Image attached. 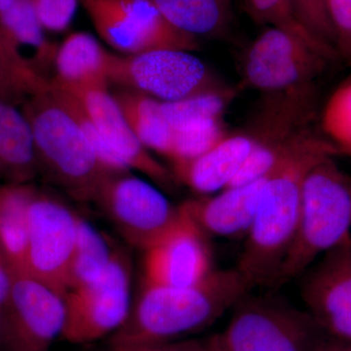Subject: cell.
Masks as SVG:
<instances>
[{
    "label": "cell",
    "mask_w": 351,
    "mask_h": 351,
    "mask_svg": "<svg viewBox=\"0 0 351 351\" xmlns=\"http://www.w3.org/2000/svg\"><path fill=\"white\" fill-rule=\"evenodd\" d=\"M15 270L0 247V306H5L12 288Z\"/></svg>",
    "instance_id": "obj_34"
},
{
    "label": "cell",
    "mask_w": 351,
    "mask_h": 351,
    "mask_svg": "<svg viewBox=\"0 0 351 351\" xmlns=\"http://www.w3.org/2000/svg\"><path fill=\"white\" fill-rule=\"evenodd\" d=\"M351 237V176L335 156L311 168L302 184L299 221L276 286L302 274L321 256Z\"/></svg>",
    "instance_id": "obj_4"
},
{
    "label": "cell",
    "mask_w": 351,
    "mask_h": 351,
    "mask_svg": "<svg viewBox=\"0 0 351 351\" xmlns=\"http://www.w3.org/2000/svg\"><path fill=\"white\" fill-rule=\"evenodd\" d=\"M108 82L162 103L223 86L195 52L173 49L112 54Z\"/></svg>",
    "instance_id": "obj_8"
},
{
    "label": "cell",
    "mask_w": 351,
    "mask_h": 351,
    "mask_svg": "<svg viewBox=\"0 0 351 351\" xmlns=\"http://www.w3.org/2000/svg\"><path fill=\"white\" fill-rule=\"evenodd\" d=\"M113 251L103 234L80 217L69 265V291L100 278L112 261Z\"/></svg>",
    "instance_id": "obj_24"
},
{
    "label": "cell",
    "mask_w": 351,
    "mask_h": 351,
    "mask_svg": "<svg viewBox=\"0 0 351 351\" xmlns=\"http://www.w3.org/2000/svg\"><path fill=\"white\" fill-rule=\"evenodd\" d=\"M291 1L294 6L298 18L307 31L321 43L326 44L335 50L334 32L328 16L326 0H291Z\"/></svg>",
    "instance_id": "obj_30"
},
{
    "label": "cell",
    "mask_w": 351,
    "mask_h": 351,
    "mask_svg": "<svg viewBox=\"0 0 351 351\" xmlns=\"http://www.w3.org/2000/svg\"><path fill=\"white\" fill-rule=\"evenodd\" d=\"M223 332L211 337L216 351H314L326 332L306 311L274 295H244Z\"/></svg>",
    "instance_id": "obj_5"
},
{
    "label": "cell",
    "mask_w": 351,
    "mask_h": 351,
    "mask_svg": "<svg viewBox=\"0 0 351 351\" xmlns=\"http://www.w3.org/2000/svg\"><path fill=\"white\" fill-rule=\"evenodd\" d=\"M80 218L63 201L36 189L29 205L25 272L64 295Z\"/></svg>",
    "instance_id": "obj_10"
},
{
    "label": "cell",
    "mask_w": 351,
    "mask_h": 351,
    "mask_svg": "<svg viewBox=\"0 0 351 351\" xmlns=\"http://www.w3.org/2000/svg\"><path fill=\"white\" fill-rule=\"evenodd\" d=\"M338 154L329 140L306 129L267 176L257 215L244 237L235 267L251 288L276 286L297 230L304 178L316 163Z\"/></svg>",
    "instance_id": "obj_1"
},
{
    "label": "cell",
    "mask_w": 351,
    "mask_h": 351,
    "mask_svg": "<svg viewBox=\"0 0 351 351\" xmlns=\"http://www.w3.org/2000/svg\"><path fill=\"white\" fill-rule=\"evenodd\" d=\"M126 242L145 252L162 239L182 218L174 205L151 182L132 171L110 170L93 201Z\"/></svg>",
    "instance_id": "obj_6"
},
{
    "label": "cell",
    "mask_w": 351,
    "mask_h": 351,
    "mask_svg": "<svg viewBox=\"0 0 351 351\" xmlns=\"http://www.w3.org/2000/svg\"><path fill=\"white\" fill-rule=\"evenodd\" d=\"M301 277L307 313L328 337L351 345V237L321 256Z\"/></svg>",
    "instance_id": "obj_11"
},
{
    "label": "cell",
    "mask_w": 351,
    "mask_h": 351,
    "mask_svg": "<svg viewBox=\"0 0 351 351\" xmlns=\"http://www.w3.org/2000/svg\"><path fill=\"white\" fill-rule=\"evenodd\" d=\"M239 90L223 86L182 99L162 103L164 117L174 131L186 130L221 120Z\"/></svg>",
    "instance_id": "obj_25"
},
{
    "label": "cell",
    "mask_w": 351,
    "mask_h": 351,
    "mask_svg": "<svg viewBox=\"0 0 351 351\" xmlns=\"http://www.w3.org/2000/svg\"><path fill=\"white\" fill-rule=\"evenodd\" d=\"M45 32L32 0H16L0 13V32L14 56L25 68L50 80L45 73L54 66L58 46L46 38Z\"/></svg>",
    "instance_id": "obj_18"
},
{
    "label": "cell",
    "mask_w": 351,
    "mask_h": 351,
    "mask_svg": "<svg viewBox=\"0 0 351 351\" xmlns=\"http://www.w3.org/2000/svg\"><path fill=\"white\" fill-rule=\"evenodd\" d=\"M130 258L114 248L112 261L100 278L66 295V319L61 338L75 345L112 336L130 313Z\"/></svg>",
    "instance_id": "obj_9"
},
{
    "label": "cell",
    "mask_w": 351,
    "mask_h": 351,
    "mask_svg": "<svg viewBox=\"0 0 351 351\" xmlns=\"http://www.w3.org/2000/svg\"><path fill=\"white\" fill-rule=\"evenodd\" d=\"M346 343L331 339H328V341H325L323 345H321L317 350L314 351H346Z\"/></svg>",
    "instance_id": "obj_35"
},
{
    "label": "cell",
    "mask_w": 351,
    "mask_h": 351,
    "mask_svg": "<svg viewBox=\"0 0 351 351\" xmlns=\"http://www.w3.org/2000/svg\"><path fill=\"white\" fill-rule=\"evenodd\" d=\"M49 82L16 59L0 32V100L14 106L23 105L45 89Z\"/></svg>",
    "instance_id": "obj_26"
},
{
    "label": "cell",
    "mask_w": 351,
    "mask_h": 351,
    "mask_svg": "<svg viewBox=\"0 0 351 351\" xmlns=\"http://www.w3.org/2000/svg\"><path fill=\"white\" fill-rule=\"evenodd\" d=\"M106 351H216L211 339H180L165 343L108 345Z\"/></svg>",
    "instance_id": "obj_33"
},
{
    "label": "cell",
    "mask_w": 351,
    "mask_h": 351,
    "mask_svg": "<svg viewBox=\"0 0 351 351\" xmlns=\"http://www.w3.org/2000/svg\"><path fill=\"white\" fill-rule=\"evenodd\" d=\"M336 55L334 50L307 43L291 32L267 27L245 53L239 87L265 96L314 85Z\"/></svg>",
    "instance_id": "obj_7"
},
{
    "label": "cell",
    "mask_w": 351,
    "mask_h": 351,
    "mask_svg": "<svg viewBox=\"0 0 351 351\" xmlns=\"http://www.w3.org/2000/svg\"><path fill=\"white\" fill-rule=\"evenodd\" d=\"M5 311L13 351H49L63 332L66 295L31 274L16 272Z\"/></svg>",
    "instance_id": "obj_12"
},
{
    "label": "cell",
    "mask_w": 351,
    "mask_h": 351,
    "mask_svg": "<svg viewBox=\"0 0 351 351\" xmlns=\"http://www.w3.org/2000/svg\"><path fill=\"white\" fill-rule=\"evenodd\" d=\"M321 126L339 154L351 156V80L330 97L323 110Z\"/></svg>",
    "instance_id": "obj_27"
},
{
    "label": "cell",
    "mask_w": 351,
    "mask_h": 351,
    "mask_svg": "<svg viewBox=\"0 0 351 351\" xmlns=\"http://www.w3.org/2000/svg\"><path fill=\"white\" fill-rule=\"evenodd\" d=\"M31 126L39 170L71 197L92 202L108 169L87 140L60 88L49 85L22 105Z\"/></svg>",
    "instance_id": "obj_3"
},
{
    "label": "cell",
    "mask_w": 351,
    "mask_h": 351,
    "mask_svg": "<svg viewBox=\"0 0 351 351\" xmlns=\"http://www.w3.org/2000/svg\"><path fill=\"white\" fill-rule=\"evenodd\" d=\"M39 21L47 32L66 31L73 22L80 0H32Z\"/></svg>",
    "instance_id": "obj_31"
},
{
    "label": "cell",
    "mask_w": 351,
    "mask_h": 351,
    "mask_svg": "<svg viewBox=\"0 0 351 351\" xmlns=\"http://www.w3.org/2000/svg\"><path fill=\"white\" fill-rule=\"evenodd\" d=\"M255 145V138L248 131L228 133L202 156L172 166L176 182L199 196L219 193L230 186Z\"/></svg>",
    "instance_id": "obj_17"
},
{
    "label": "cell",
    "mask_w": 351,
    "mask_h": 351,
    "mask_svg": "<svg viewBox=\"0 0 351 351\" xmlns=\"http://www.w3.org/2000/svg\"><path fill=\"white\" fill-rule=\"evenodd\" d=\"M337 54L351 64V0H326Z\"/></svg>",
    "instance_id": "obj_32"
},
{
    "label": "cell",
    "mask_w": 351,
    "mask_h": 351,
    "mask_svg": "<svg viewBox=\"0 0 351 351\" xmlns=\"http://www.w3.org/2000/svg\"><path fill=\"white\" fill-rule=\"evenodd\" d=\"M112 57L91 34L73 32L58 46L52 80L69 88L108 87Z\"/></svg>",
    "instance_id": "obj_19"
},
{
    "label": "cell",
    "mask_w": 351,
    "mask_h": 351,
    "mask_svg": "<svg viewBox=\"0 0 351 351\" xmlns=\"http://www.w3.org/2000/svg\"><path fill=\"white\" fill-rule=\"evenodd\" d=\"M243 2L251 17L258 24L284 29L307 43L334 50L307 31L298 18L291 0H243Z\"/></svg>",
    "instance_id": "obj_28"
},
{
    "label": "cell",
    "mask_w": 351,
    "mask_h": 351,
    "mask_svg": "<svg viewBox=\"0 0 351 351\" xmlns=\"http://www.w3.org/2000/svg\"><path fill=\"white\" fill-rule=\"evenodd\" d=\"M112 95L136 137L145 149L168 158L175 131L164 117L161 101L125 89Z\"/></svg>",
    "instance_id": "obj_23"
},
{
    "label": "cell",
    "mask_w": 351,
    "mask_h": 351,
    "mask_svg": "<svg viewBox=\"0 0 351 351\" xmlns=\"http://www.w3.org/2000/svg\"><path fill=\"white\" fill-rule=\"evenodd\" d=\"M64 87L75 95L98 127L117 169L137 171L166 191L174 189L172 171L156 160L138 140L108 87Z\"/></svg>",
    "instance_id": "obj_13"
},
{
    "label": "cell",
    "mask_w": 351,
    "mask_h": 351,
    "mask_svg": "<svg viewBox=\"0 0 351 351\" xmlns=\"http://www.w3.org/2000/svg\"><path fill=\"white\" fill-rule=\"evenodd\" d=\"M0 176H2V174H1V171H0Z\"/></svg>",
    "instance_id": "obj_38"
},
{
    "label": "cell",
    "mask_w": 351,
    "mask_h": 351,
    "mask_svg": "<svg viewBox=\"0 0 351 351\" xmlns=\"http://www.w3.org/2000/svg\"><path fill=\"white\" fill-rule=\"evenodd\" d=\"M0 171L13 184H29L39 167L31 126L17 106L0 100Z\"/></svg>",
    "instance_id": "obj_20"
},
{
    "label": "cell",
    "mask_w": 351,
    "mask_h": 351,
    "mask_svg": "<svg viewBox=\"0 0 351 351\" xmlns=\"http://www.w3.org/2000/svg\"><path fill=\"white\" fill-rule=\"evenodd\" d=\"M15 1L16 0H0V13L7 10Z\"/></svg>",
    "instance_id": "obj_36"
},
{
    "label": "cell",
    "mask_w": 351,
    "mask_h": 351,
    "mask_svg": "<svg viewBox=\"0 0 351 351\" xmlns=\"http://www.w3.org/2000/svg\"><path fill=\"white\" fill-rule=\"evenodd\" d=\"M120 45L130 54L173 49L195 52L199 39L180 31L164 17L152 0H108Z\"/></svg>",
    "instance_id": "obj_15"
},
{
    "label": "cell",
    "mask_w": 351,
    "mask_h": 351,
    "mask_svg": "<svg viewBox=\"0 0 351 351\" xmlns=\"http://www.w3.org/2000/svg\"><path fill=\"white\" fill-rule=\"evenodd\" d=\"M237 269H214L191 286L143 282L125 322L110 345L180 341L211 326L251 291Z\"/></svg>",
    "instance_id": "obj_2"
},
{
    "label": "cell",
    "mask_w": 351,
    "mask_h": 351,
    "mask_svg": "<svg viewBox=\"0 0 351 351\" xmlns=\"http://www.w3.org/2000/svg\"><path fill=\"white\" fill-rule=\"evenodd\" d=\"M171 24L197 39L219 38L232 22V0H152Z\"/></svg>",
    "instance_id": "obj_22"
},
{
    "label": "cell",
    "mask_w": 351,
    "mask_h": 351,
    "mask_svg": "<svg viewBox=\"0 0 351 351\" xmlns=\"http://www.w3.org/2000/svg\"><path fill=\"white\" fill-rule=\"evenodd\" d=\"M226 134L221 119L186 130L175 131L168 159L172 166L189 162L209 151Z\"/></svg>",
    "instance_id": "obj_29"
},
{
    "label": "cell",
    "mask_w": 351,
    "mask_h": 351,
    "mask_svg": "<svg viewBox=\"0 0 351 351\" xmlns=\"http://www.w3.org/2000/svg\"><path fill=\"white\" fill-rule=\"evenodd\" d=\"M34 193L29 184L0 186V247L15 272H25L29 205Z\"/></svg>",
    "instance_id": "obj_21"
},
{
    "label": "cell",
    "mask_w": 351,
    "mask_h": 351,
    "mask_svg": "<svg viewBox=\"0 0 351 351\" xmlns=\"http://www.w3.org/2000/svg\"><path fill=\"white\" fill-rule=\"evenodd\" d=\"M346 351H351V345L346 346Z\"/></svg>",
    "instance_id": "obj_37"
},
{
    "label": "cell",
    "mask_w": 351,
    "mask_h": 351,
    "mask_svg": "<svg viewBox=\"0 0 351 351\" xmlns=\"http://www.w3.org/2000/svg\"><path fill=\"white\" fill-rule=\"evenodd\" d=\"M182 213L181 219L169 232L144 252L143 282L191 286L215 269L207 235L182 209Z\"/></svg>",
    "instance_id": "obj_14"
},
{
    "label": "cell",
    "mask_w": 351,
    "mask_h": 351,
    "mask_svg": "<svg viewBox=\"0 0 351 351\" xmlns=\"http://www.w3.org/2000/svg\"><path fill=\"white\" fill-rule=\"evenodd\" d=\"M267 178L184 201L182 209L208 237L242 239L257 215Z\"/></svg>",
    "instance_id": "obj_16"
}]
</instances>
